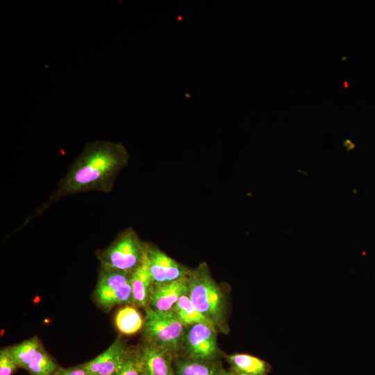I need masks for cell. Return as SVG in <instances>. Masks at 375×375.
Masks as SVG:
<instances>
[{
	"mask_svg": "<svg viewBox=\"0 0 375 375\" xmlns=\"http://www.w3.org/2000/svg\"><path fill=\"white\" fill-rule=\"evenodd\" d=\"M131 273L100 265L93 294L97 306L109 312L117 305H132Z\"/></svg>",
	"mask_w": 375,
	"mask_h": 375,
	"instance_id": "obj_5",
	"label": "cell"
},
{
	"mask_svg": "<svg viewBox=\"0 0 375 375\" xmlns=\"http://www.w3.org/2000/svg\"><path fill=\"white\" fill-rule=\"evenodd\" d=\"M42 346L40 338L34 336L17 344L8 347V349L18 367L26 369Z\"/></svg>",
	"mask_w": 375,
	"mask_h": 375,
	"instance_id": "obj_15",
	"label": "cell"
},
{
	"mask_svg": "<svg viewBox=\"0 0 375 375\" xmlns=\"http://www.w3.org/2000/svg\"><path fill=\"white\" fill-rule=\"evenodd\" d=\"M232 371L240 375H267L269 365L256 356L236 353L226 357Z\"/></svg>",
	"mask_w": 375,
	"mask_h": 375,
	"instance_id": "obj_13",
	"label": "cell"
},
{
	"mask_svg": "<svg viewBox=\"0 0 375 375\" xmlns=\"http://www.w3.org/2000/svg\"><path fill=\"white\" fill-rule=\"evenodd\" d=\"M126 342L119 335L103 353L86 362L88 375H115L123 363L128 350Z\"/></svg>",
	"mask_w": 375,
	"mask_h": 375,
	"instance_id": "obj_8",
	"label": "cell"
},
{
	"mask_svg": "<svg viewBox=\"0 0 375 375\" xmlns=\"http://www.w3.org/2000/svg\"><path fill=\"white\" fill-rule=\"evenodd\" d=\"M188 292V276L172 282L153 285L149 306L158 311H170Z\"/></svg>",
	"mask_w": 375,
	"mask_h": 375,
	"instance_id": "obj_10",
	"label": "cell"
},
{
	"mask_svg": "<svg viewBox=\"0 0 375 375\" xmlns=\"http://www.w3.org/2000/svg\"><path fill=\"white\" fill-rule=\"evenodd\" d=\"M222 375H240L234 372H225L224 370L223 373H222Z\"/></svg>",
	"mask_w": 375,
	"mask_h": 375,
	"instance_id": "obj_22",
	"label": "cell"
},
{
	"mask_svg": "<svg viewBox=\"0 0 375 375\" xmlns=\"http://www.w3.org/2000/svg\"><path fill=\"white\" fill-rule=\"evenodd\" d=\"M128 160V151L122 142L96 140L88 143L60 179L55 192L21 227L65 197L92 191L110 192Z\"/></svg>",
	"mask_w": 375,
	"mask_h": 375,
	"instance_id": "obj_1",
	"label": "cell"
},
{
	"mask_svg": "<svg viewBox=\"0 0 375 375\" xmlns=\"http://www.w3.org/2000/svg\"><path fill=\"white\" fill-rule=\"evenodd\" d=\"M145 260L153 285L176 281L190 270L152 244L146 243Z\"/></svg>",
	"mask_w": 375,
	"mask_h": 375,
	"instance_id": "obj_7",
	"label": "cell"
},
{
	"mask_svg": "<svg viewBox=\"0 0 375 375\" xmlns=\"http://www.w3.org/2000/svg\"><path fill=\"white\" fill-rule=\"evenodd\" d=\"M146 242L131 228L121 231L106 248L97 253L100 265L132 272L143 261Z\"/></svg>",
	"mask_w": 375,
	"mask_h": 375,
	"instance_id": "obj_4",
	"label": "cell"
},
{
	"mask_svg": "<svg viewBox=\"0 0 375 375\" xmlns=\"http://www.w3.org/2000/svg\"><path fill=\"white\" fill-rule=\"evenodd\" d=\"M144 310L143 341L169 351L175 358L181 356L186 327L174 312L155 310L149 306Z\"/></svg>",
	"mask_w": 375,
	"mask_h": 375,
	"instance_id": "obj_3",
	"label": "cell"
},
{
	"mask_svg": "<svg viewBox=\"0 0 375 375\" xmlns=\"http://www.w3.org/2000/svg\"><path fill=\"white\" fill-rule=\"evenodd\" d=\"M217 333L212 326L205 324L187 327L183 342L185 356L197 360H215L219 354Z\"/></svg>",
	"mask_w": 375,
	"mask_h": 375,
	"instance_id": "obj_6",
	"label": "cell"
},
{
	"mask_svg": "<svg viewBox=\"0 0 375 375\" xmlns=\"http://www.w3.org/2000/svg\"><path fill=\"white\" fill-rule=\"evenodd\" d=\"M136 349L146 375H176L171 353L144 341Z\"/></svg>",
	"mask_w": 375,
	"mask_h": 375,
	"instance_id": "obj_9",
	"label": "cell"
},
{
	"mask_svg": "<svg viewBox=\"0 0 375 375\" xmlns=\"http://www.w3.org/2000/svg\"><path fill=\"white\" fill-rule=\"evenodd\" d=\"M115 375H146L136 347H129L125 359Z\"/></svg>",
	"mask_w": 375,
	"mask_h": 375,
	"instance_id": "obj_18",
	"label": "cell"
},
{
	"mask_svg": "<svg viewBox=\"0 0 375 375\" xmlns=\"http://www.w3.org/2000/svg\"><path fill=\"white\" fill-rule=\"evenodd\" d=\"M174 367L176 375H222L224 372L215 360H197L181 356L174 358Z\"/></svg>",
	"mask_w": 375,
	"mask_h": 375,
	"instance_id": "obj_12",
	"label": "cell"
},
{
	"mask_svg": "<svg viewBox=\"0 0 375 375\" xmlns=\"http://www.w3.org/2000/svg\"><path fill=\"white\" fill-rule=\"evenodd\" d=\"M187 294L217 332L228 331L226 298L205 262L190 271Z\"/></svg>",
	"mask_w": 375,
	"mask_h": 375,
	"instance_id": "obj_2",
	"label": "cell"
},
{
	"mask_svg": "<svg viewBox=\"0 0 375 375\" xmlns=\"http://www.w3.org/2000/svg\"><path fill=\"white\" fill-rule=\"evenodd\" d=\"M53 375H88L84 364L68 368L60 367Z\"/></svg>",
	"mask_w": 375,
	"mask_h": 375,
	"instance_id": "obj_20",
	"label": "cell"
},
{
	"mask_svg": "<svg viewBox=\"0 0 375 375\" xmlns=\"http://www.w3.org/2000/svg\"><path fill=\"white\" fill-rule=\"evenodd\" d=\"M19 368L12 359L8 347L0 351V375H13Z\"/></svg>",
	"mask_w": 375,
	"mask_h": 375,
	"instance_id": "obj_19",
	"label": "cell"
},
{
	"mask_svg": "<svg viewBox=\"0 0 375 375\" xmlns=\"http://www.w3.org/2000/svg\"><path fill=\"white\" fill-rule=\"evenodd\" d=\"M343 85L344 86L345 88H348V83L347 81L343 82Z\"/></svg>",
	"mask_w": 375,
	"mask_h": 375,
	"instance_id": "obj_23",
	"label": "cell"
},
{
	"mask_svg": "<svg viewBox=\"0 0 375 375\" xmlns=\"http://www.w3.org/2000/svg\"><path fill=\"white\" fill-rule=\"evenodd\" d=\"M115 324L122 334L131 335L143 328L144 318L135 306L126 305L116 313Z\"/></svg>",
	"mask_w": 375,
	"mask_h": 375,
	"instance_id": "obj_14",
	"label": "cell"
},
{
	"mask_svg": "<svg viewBox=\"0 0 375 375\" xmlns=\"http://www.w3.org/2000/svg\"><path fill=\"white\" fill-rule=\"evenodd\" d=\"M131 281L133 296L132 305L145 309L149 306V299L153 285L145 260V256L142 262L132 272Z\"/></svg>",
	"mask_w": 375,
	"mask_h": 375,
	"instance_id": "obj_11",
	"label": "cell"
},
{
	"mask_svg": "<svg viewBox=\"0 0 375 375\" xmlns=\"http://www.w3.org/2000/svg\"><path fill=\"white\" fill-rule=\"evenodd\" d=\"M60 367L42 346L25 369L31 375H53Z\"/></svg>",
	"mask_w": 375,
	"mask_h": 375,
	"instance_id": "obj_17",
	"label": "cell"
},
{
	"mask_svg": "<svg viewBox=\"0 0 375 375\" xmlns=\"http://www.w3.org/2000/svg\"><path fill=\"white\" fill-rule=\"evenodd\" d=\"M172 311L174 312L186 328L197 324H205L212 326L196 308L187 294H183L179 299Z\"/></svg>",
	"mask_w": 375,
	"mask_h": 375,
	"instance_id": "obj_16",
	"label": "cell"
},
{
	"mask_svg": "<svg viewBox=\"0 0 375 375\" xmlns=\"http://www.w3.org/2000/svg\"><path fill=\"white\" fill-rule=\"evenodd\" d=\"M343 146L345 147L346 150L349 151L356 148V144L349 139H346L342 142Z\"/></svg>",
	"mask_w": 375,
	"mask_h": 375,
	"instance_id": "obj_21",
	"label": "cell"
}]
</instances>
